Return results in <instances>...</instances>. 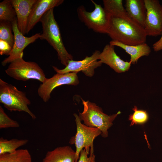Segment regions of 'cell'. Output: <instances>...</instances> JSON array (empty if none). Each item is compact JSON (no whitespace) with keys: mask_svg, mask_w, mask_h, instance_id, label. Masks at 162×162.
Returning a JSON list of instances; mask_svg holds the SVG:
<instances>
[{"mask_svg":"<svg viewBox=\"0 0 162 162\" xmlns=\"http://www.w3.org/2000/svg\"><path fill=\"white\" fill-rule=\"evenodd\" d=\"M12 47L6 41L0 40V54L9 56Z\"/></svg>","mask_w":162,"mask_h":162,"instance_id":"cell-26","label":"cell"},{"mask_svg":"<svg viewBox=\"0 0 162 162\" xmlns=\"http://www.w3.org/2000/svg\"><path fill=\"white\" fill-rule=\"evenodd\" d=\"M146 9L144 29L148 36L162 34V5L158 0H144Z\"/></svg>","mask_w":162,"mask_h":162,"instance_id":"cell-8","label":"cell"},{"mask_svg":"<svg viewBox=\"0 0 162 162\" xmlns=\"http://www.w3.org/2000/svg\"><path fill=\"white\" fill-rule=\"evenodd\" d=\"M0 162H32V160L28 150L21 149L12 153L0 154Z\"/></svg>","mask_w":162,"mask_h":162,"instance_id":"cell-19","label":"cell"},{"mask_svg":"<svg viewBox=\"0 0 162 162\" xmlns=\"http://www.w3.org/2000/svg\"><path fill=\"white\" fill-rule=\"evenodd\" d=\"M76 125V131L75 135L70 139L69 143L74 144L76 148L75 161L77 162L80 157L81 151L84 148L89 153L90 148L93 147V141L100 135L101 132L96 128L88 126L82 124L78 116L74 114Z\"/></svg>","mask_w":162,"mask_h":162,"instance_id":"cell-7","label":"cell"},{"mask_svg":"<svg viewBox=\"0 0 162 162\" xmlns=\"http://www.w3.org/2000/svg\"><path fill=\"white\" fill-rule=\"evenodd\" d=\"M152 48L156 52L162 50V34L160 39L153 44Z\"/></svg>","mask_w":162,"mask_h":162,"instance_id":"cell-27","label":"cell"},{"mask_svg":"<svg viewBox=\"0 0 162 162\" xmlns=\"http://www.w3.org/2000/svg\"><path fill=\"white\" fill-rule=\"evenodd\" d=\"M12 31V22L0 21V40L6 41L12 47L14 42V36Z\"/></svg>","mask_w":162,"mask_h":162,"instance_id":"cell-22","label":"cell"},{"mask_svg":"<svg viewBox=\"0 0 162 162\" xmlns=\"http://www.w3.org/2000/svg\"><path fill=\"white\" fill-rule=\"evenodd\" d=\"M16 18L11 0H4L0 3V21L12 22Z\"/></svg>","mask_w":162,"mask_h":162,"instance_id":"cell-21","label":"cell"},{"mask_svg":"<svg viewBox=\"0 0 162 162\" xmlns=\"http://www.w3.org/2000/svg\"><path fill=\"white\" fill-rule=\"evenodd\" d=\"M114 47L110 44H106L99 55V61L108 65L117 73L128 71L130 68L131 62L121 59L116 53Z\"/></svg>","mask_w":162,"mask_h":162,"instance_id":"cell-12","label":"cell"},{"mask_svg":"<svg viewBox=\"0 0 162 162\" xmlns=\"http://www.w3.org/2000/svg\"><path fill=\"white\" fill-rule=\"evenodd\" d=\"M109 44L117 46L124 50L130 56L131 64L136 63L141 57L148 56L151 52L150 47L146 43L136 45H128L116 40H111Z\"/></svg>","mask_w":162,"mask_h":162,"instance_id":"cell-16","label":"cell"},{"mask_svg":"<svg viewBox=\"0 0 162 162\" xmlns=\"http://www.w3.org/2000/svg\"><path fill=\"white\" fill-rule=\"evenodd\" d=\"M90 155L88 157L89 153L85 149H82L80 152L78 162H95V156L94 154V147L90 148Z\"/></svg>","mask_w":162,"mask_h":162,"instance_id":"cell-25","label":"cell"},{"mask_svg":"<svg viewBox=\"0 0 162 162\" xmlns=\"http://www.w3.org/2000/svg\"><path fill=\"white\" fill-rule=\"evenodd\" d=\"M91 1L94 5V10L89 12L83 6H79L77 10L78 18L88 28L95 32L107 34L110 17L100 5Z\"/></svg>","mask_w":162,"mask_h":162,"instance_id":"cell-6","label":"cell"},{"mask_svg":"<svg viewBox=\"0 0 162 162\" xmlns=\"http://www.w3.org/2000/svg\"><path fill=\"white\" fill-rule=\"evenodd\" d=\"M107 34L112 40L128 45L146 43L148 36L144 28L129 16L110 17Z\"/></svg>","mask_w":162,"mask_h":162,"instance_id":"cell-1","label":"cell"},{"mask_svg":"<svg viewBox=\"0 0 162 162\" xmlns=\"http://www.w3.org/2000/svg\"><path fill=\"white\" fill-rule=\"evenodd\" d=\"M81 100L83 110L82 112L79 113L81 120L85 125L100 130L103 137H107L108 130L112 125L113 121L121 112L119 111L116 114L108 115L104 113L101 108L94 103Z\"/></svg>","mask_w":162,"mask_h":162,"instance_id":"cell-3","label":"cell"},{"mask_svg":"<svg viewBox=\"0 0 162 162\" xmlns=\"http://www.w3.org/2000/svg\"><path fill=\"white\" fill-rule=\"evenodd\" d=\"M28 142L26 139H12L8 140L2 137L0 139V155L14 152L18 148L26 145Z\"/></svg>","mask_w":162,"mask_h":162,"instance_id":"cell-20","label":"cell"},{"mask_svg":"<svg viewBox=\"0 0 162 162\" xmlns=\"http://www.w3.org/2000/svg\"><path fill=\"white\" fill-rule=\"evenodd\" d=\"M125 7L128 16L144 28L147 11L144 0H126Z\"/></svg>","mask_w":162,"mask_h":162,"instance_id":"cell-15","label":"cell"},{"mask_svg":"<svg viewBox=\"0 0 162 162\" xmlns=\"http://www.w3.org/2000/svg\"><path fill=\"white\" fill-rule=\"evenodd\" d=\"M36 1L11 0L16 14L18 28L24 35L26 34L28 18L32 8Z\"/></svg>","mask_w":162,"mask_h":162,"instance_id":"cell-14","label":"cell"},{"mask_svg":"<svg viewBox=\"0 0 162 162\" xmlns=\"http://www.w3.org/2000/svg\"><path fill=\"white\" fill-rule=\"evenodd\" d=\"M77 72L57 73L50 78H47L40 86L38 90L39 96L45 102L50 98L53 90L57 87L64 85L76 86L79 83Z\"/></svg>","mask_w":162,"mask_h":162,"instance_id":"cell-9","label":"cell"},{"mask_svg":"<svg viewBox=\"0 0 162 162\" xmlns=\"http://www.w3.org/2000/svg\"><path fill=\"white\" fill-rule=\"evenodd\" d=\"M13 32L14 36V42L12 50L8 57L1 62L3 66L10 63L14 60L23 56V50L30 44L33 43L40 38L41 34L37 33L30 37H26L19 30L16 18L12 22Z\"/></svg>","mask_w":162,"mask_h":162,"instance_id":"cell-11","label":"cell"},{"mask_svg":"<svg viewBox=\"0 0 162 162\" xmlns=\"http://www.w3.org/2000/svg\"><path fill=\"white\" fill-rule=\"evenodd\" d=\"M104 8L110 17L128 16L122 0H103Z\"/></svg>","mask_w":162,"mask_h":162,"instance_id":"cell-18","label":"cell"},{"mask_svg":"<svg viewBox=\"0 0 162 162\" xmlns=\"http://www.w3.org/2000/svg\"><path fill=\"white\" fill-rule=\"evenodd\" d=\"M100 52L95 50L92 56H86L83 60L79 61L70 60L67 65L62 69L52 66L54 70L57 73L65 74L70 72H78L82 71L87 76H92L94 73V69L100 66L102 63L98 61Z\"/></svg>","mask_w":162,"mask_h":162,"instance_id":"cell-10","label":"cell"},{"mask_svg":"<svg viewBox=\"0 0 162 162\" xmlns=\"http://www.w3.org/2000/svg\"><path fill=\"white\" fill-rule=\"evenodd\" d=\"M20 124L16 121L10 118L6 114L4 110L0 106V128H18Z\"/></svg>","mask_w":162,"mask_h":162,"instance_id":"cell-24","label":"cell"},{"mask_svg":"<svg viewBox=\"0 0 162 162\" xmlns=\"http://www.w3.org/2000/svg\"><path fill=\"white\" fill-rule=\"evenodd\" d=\"M132 110L134 112L129 115L128 119L131 121L130 126L134 124H142L147 121L148 116L146 111L138 110L136 106H134Z\"/></svg>","mask_w":162,"mask_h":162,"instance_id":"cell-23","label":"cell"},{"mask_svg":"<svg viewBox=\"0 0 162 162\" xmlns=\"http://www.w3.org/2000/svg\"><path fill=\"white\" fill-rule=\"evenodd\" d=\"M0 102L11 112L23 111L28 113L33 119L36 118L28 107L31 101L26 93L1 79H0Z\"/></svg>","mask_w":162,"mask_h":162,"instance_id":"cell-4","label":"cell"},{"mask_svg":"<svg viewBox=\"0 0 162 162\" xmlns=\"http://www.w3.org/2000/svg\"><path fill=\"white\" fill-rule=\"evenodd\" d=\"M54 8L47 11L41 18L43 33L40 39L46 40L56 50L58 59L66 66L72 56L66 50L62 41L59 28L54 17Z\"/></svg>","mask_w":162,"mask_h":162,"instance_id":"cell-2","label":"cell"},{"mask_svg":"<svg viewBox=\"0 0 162 162\" xmlns=\"http://www.w3.org/2000/svg\"><path fill=\"white\" fill-rule=\"evenodd\" d=\"M64 1L63 0H36L32 8L28 18L26 34L40 21L47 11L59 6Z\"/></svg>","mask_w":162,"mask_h":162,"instance_id":"cell-13","label":"cell"},{"mask_svg":"<svg viewBox=\"0 0 162 162\" xmlns=\"http://www.w3.org/2000/svg\"><path fill=\"white\" fill-rule=\"evenodd\" d=\"M23 57L10 63L5 71L6 74L17 80L25 81L33 79L44 82L46 78L41 68L35 62L25 61Z\"/></svg>","mask_w":162,"mask_h":162,"instance_id":"cell-5","label":"cell"},{"mask_svg":"<svg viewBox=\"0 0 162 162\" xmlns=\"http://www.w3.org/2000/svg\"><path fill=\"white\" fill-rule=\"evenodd\" d=\"M75 153L69 146H60L47 152L42 162H76Z\"/></svg>","mask_w":162,"mask_h":162,"instance_id":"cell-17","label":"cell"}]
</instances>
